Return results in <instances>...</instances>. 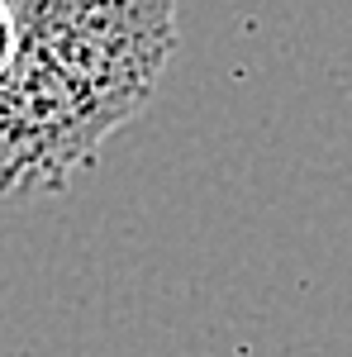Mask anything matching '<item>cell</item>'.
<instances>
[{
    "instance_id": "obj_1",
    "label": "cell",
    "mask_w": 352,
    "mask_h": 357,
    "mask_svg": "<svg viewBox=\"0 0 352 357\" xmlns=\"http://www.w3.org/2000/svg\"><path fill=\"white\" fill-rule=\"evenodd\" d=\"M181 0H20L0 67V200L62 191L148 110Z\"/></svg>"
},
{
    "instance_id": "obj_2",
    "label": "cell",
    "mask_w": 352,
    "mask_h": 357,
    "mask_svg": "<svg viewBox=\"0 0 352 357\" xmlns=\"http://www.w3.org/2000/svg\"><path fill=\"white\" fill-rule=\"evenodd\" d=\"M10 48H15V5L0 0V67L10 62Z\"/></svg>"
}]
</instances>
